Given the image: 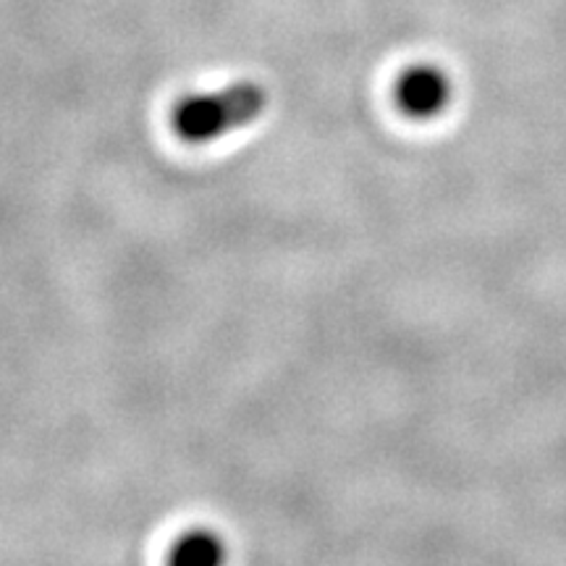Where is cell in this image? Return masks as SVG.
Here are the masks:
<instances>
[{"label": "cell", "instance_id": "1", "mask_svg": "<svg viewBox=\"0 0 566 566\" xmlns=\"http://www.w3.org/2000/svg\"><path fill=\"white\" fill-rule=\"evenodd\" d=\"M268 108V92L258 82H237L231 87L176 103L171 126L187 145H205L223 134L258 122Z\"/></svg>", "mask_w": 566, "mask_h": 566}, {"label": "cell", "instance_id": "2", "mask_svg": "<svg viewBox=\"0 0 566 566\" xmlns=\"http://www.w3.org/2000/svg\"><path fill=\"white\" fill-rule=\"evenodd\" d=\"M451 82L438 66H412L396 82V105L412 118H433L449 105Z\"/></svg>", "mask_w": 566, "mask_h": 566}, {"label": "cell", "instance_id": "3", "mask_svg": "<svg viewBox=\"0 0 566 566\" xmlns=\"http://www.w3.org/2000/svg\"><path fill=\"white\" fill-rule=\"evenodd\" d=\"M171 564L184 566H212L221 564L226 558V546L216 533L208 530H197V533H187L174 543L171 548Z\"/></svg>", "mask_w": 566, "mask_h": 566}]
</instances>
